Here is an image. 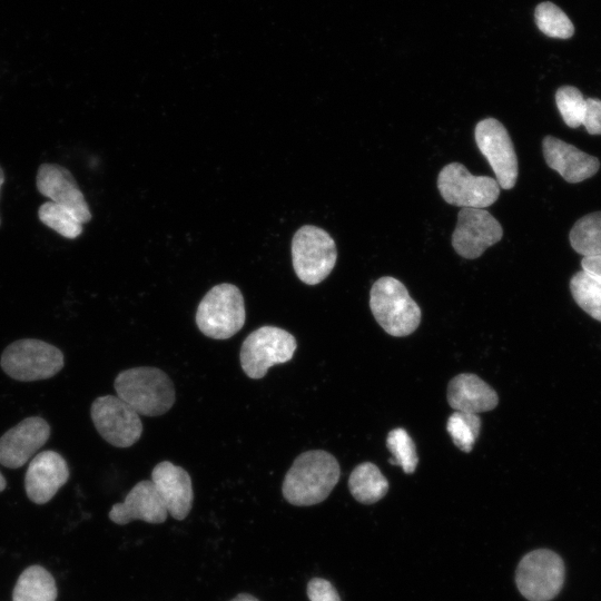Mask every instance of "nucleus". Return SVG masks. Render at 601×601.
<instances>
[{
    "instance_id": "nucleus-1",
    "label": "nucleus",
    "mask_w": 601,
    "mask_h": 601,
    "mask_svg": "<svg viewBox=\"0 0 601 601\" xmlns=\"http://www.w3.org/2000/svg\"><path fill=\"white\" fill-rule=\"evenodd\" d=\"M339 480L337 460L323 450L299 454L285 474L284 499L296 506H308L324 501Z\"/></svg>"
},
{
    "instance_id": "nucleus-2",
    "label": "nucleus",
    "mask_w": 601,
    "mask_h": 601,
    "mask_svg": "<svg viewBox=\"0 0 601 601\" xmlns=\"http://www.w3.org/2000/svg\"><path fill=\"white\" fill-rule=\"evenodd\" d=\"M117 396L139 415L159 416L175 403V387L169 376L157 367L125 370L115 378Z\"/></svg>"
},
{
    "instance_id": "nucleus-3",
    "label": "nucleus",
    "mask_w": 601,
    "mask_h": 601,
    "mask_svg": "<svg viewBox=\"0 0 601 601\" xmlns=\"http://www.w3.org/2000/svg\"><path fill=\"white\" fill-rule=\"evenodd\" d=\"M371 311L380 326L392 336L413 333L421 322V309L398 279L384 276L372 286Z\"/></svg>"
},
{
    "instance_id": "nucleus-4",
    "label": "nucleus",
    "mask_w": 601,
    "mask_h": 601,
    "mask_svg": "<svg viewBox=\"0 0 601 601\" xmlns=\"http://www.w3.org/2000/svg\"><path fill=\"white\" fill-rule=\"evenodd\" d=\"M246 312L240 289L229 283L210 288L198 304L195 321L214 339H227L242 329Z\"/></svg>"
},
{
    "instance_id": "nucleus-5",
    "label": "nucleus",
    "mask_w": 601,
    "mask_h": 601,
    "mask_svg": "<svg viewBox=\"0 0 601 601\" xmlns=\"http://www.w3.org/2000/svg\"><path fill=\"white\" fill-rule=\"evenodd\" d=\"M0 365L11 378L33 382L56 375L62 370L65 361L58 347L40 339L23 338L4 348Z\"/></svg>"
},
{
    "instance_id": "nucleus-6",
    "label": "nucleus",
    "mask_w": 601,
    "mask_h": 601,
    "mask_svg": "<svg viewBox=\"0 0 601 601\" xmlns=\"http://www.w3.org/2000/svg\"><path fill=\"white\" fill-rule=\"evenodd\" d=\"M292 258L297 277L307 285H316L331 274L336 264L335 242L323 228L302 226L292 239Z\"/></svg>"
},
{
    "instance_id": "nucleus-7",
    "label": "nucleus",
    "mask_w": 601,
    "mask_h": 601,
    "mask_svg": "<svg viewBox=\"0 0 601 601\" xmlns=\"http://www.w3.org/2000/svg\"><path fill=\"white\" fill-rule=\"evenodd\" d=\"M296 347L295 337L287 331L276 326H262L253 331L242 344V368L248 377L262 378L272 366L290 361Z\"/></svg>"
},
{
    "instance_id": "nucleus-8",
    "label": "nucleus",
    "mask_w": 601,
    "mask_h": 601,
    "mask_svg": "<svg viewBox=\"0 0 601 601\" xmlns=\"http://www.w3.org/2000/svg\"><path fill=\"white\" fill-rule=\"evenodd\" d=\"M565 578L562 558L549 549H536L520 561L515 582L529 601H551L561 591Z\"/></svg>"
},
{
    "instance_id": "nucleus-9",
    "label": "nucleus",
    "mask_w": 601,
    "mask_h": 601,
    "mask_svg": "<svg viewBox=\"0 0 601 601\" xmlns=\"http://www.w3.org/2000/svg\"><path fill=\"white\" fill-rule=\"evenodd\" d=\"M437 188L446 203L462 208L489 207L500 195L496 179L474 176L460 162L443 167L437 177Z\"/></svg>"
},
{
    "instance_id": "nucleus-10",
    "label": "nucleus",
    "mask_w": 601,
    "mask_h": 601,
    "mask_svg": "<svg viewBox=\"0 0 601 601\" xmlns=\"http://www.w3.org/2000/svg\"><path fill=\"white\" fill-rule=\"evenodd\" d=\"M90 416L100 436L116 447H129L142 434L139 414L118 396L97 397L91 404Z\"/></svg>"
},
{
    "instance_id": "nucleus-11",
    "label": "nucleus",
    "mask_w": 601,
    "mask_h": 601,
    "mask_svg": "<svg viewBox=\"0 0 601 601\" xmlns=\"http://www.w3.org/2000/svg\"><path fill=\"white\" fill-rule=\"evenodd\" d=\"M474 138L493 169L499 186L511 189L519 170L514 146L505 127L494 118H485L475 126Z\"/></svg>"
},
{
    "instance_id": "nucleus-12",
    "label": "nucleus",
    "mask_w": 601,
    "mask_h": 601,
    "mask_svg": "<svg viewBox=\"0 0 601 601\" xmlns=\"http://www.w3.org/2000/svg\"><path fill=\"white\" fill-rule=\"evenodd\" d=\"M502 236L501 224L487 210L462 208L457 214L452 246L460 256L474 259L500 242Z\"/></svg>"
},
{
    "instance_id": "nucleus-13",
    "label": "nucleus",
    "mask_w": 601,
    "mask_h": 601,
    "mask_svg": "<svg viewBox=\"0 0 601 601\" xmlns=\"http://www.w3.org/2000/svg\"><path fill=\"white\" fill-rule=\"evenodd\" d=\"M50 425L40 416H30L0 437V464L10 469L23 466L50 436Z\"/></svg>"
},
{
    "instance_id": "nucleus-14",
    "label": "nucleus",
    "mask_w": 601,
    "mask_h": 601,
    "mask_svg": "<svg viewBox=\"0 0 601 601\" xmlns=\"http://www.w3.org/2000/svg\"><path fill=\"white\" fill-rule=\"evenodd\" d=\"M36 185L41 195L71 210L82 223H89L91 213L71 173L58 164H42L37 173Z\"/></svg>"
},
{
    "instance_id": "nucleus-15",
    "label": "nucleus",
    "mask_w": 601,
    "mask_h": 601,
    "mask_svg": "<svg viewBox=\"0 0 601 601\" xmlns=\"http://www.w3.org/2000/svg\"><path fill=\"white\" fill-rule=\"evenodd\" d=\"M66 460L56 451H42L30 461L24 490L29 500L36 504L49 502L69 479Z\"/></svg>"
},
{
    "instance_id": "nucleus-16",
    "label": "nucleus",
    "mask_w": 601,
    "mask_h": 601,
    "mask_svg": "<svg viewBox=\"0 0 601 601\" xmlns=\"http://www.w3.org/2000/svg\"><path fill=\"white\" fill-rule=\"evenodd\" d=\"M151 482L167 512L176 520H184L194 501L191 479L187 471L169 461H162L152 469Z\"/></svg>"
},
{
    "instance_id": "nucleus-17",
    "label": "nucleus",
    "mask_w": 601,
    "mask_h": 601,
    "mask_svg": "<svg viewBox=\"0 0 601 601\" xmlns=\"http://www.w3.org/2000/svg\"><path fill=\"white\" fill-rule=\"evenodd\" d=\"M167 515V509L151 480L138 482L125 500L114 504L109 511V519L120 525L134 520L159 524L166 521Z\"/></svg>"
},
{
    "instance_id": "nucleus-18",
    "label": "nucleus",
    "mask_w": 601,
    "mask_h": 601,
    "mask_svg": "<svg viewBox=\"0 0 601 601\" xmlns=\"http://www.w3.org/2000/svg\"><path fill=\"white\" fill-rule=\"evenodd\" d=\"M542 150L548 166L571 184L592 177L600 168L597 157L553 136L543 139Z\"/></svg>"
},
{
    "instance_id": "nucleus-19",
    "label": "nucleus",
    "mask_w": 601,
    "mask_h": 601,
    "mask_svg": "<svg viewBox=\"0 0 601 601\" xmlns=\"http://www.w3.org/2000/svg\"><path fill=\"white\" fill-rule=\"evenodd\" d=\"M447 402L454 411L479 414L493 410L499 403V397L496 392L477 375L463 373L450 381Z\"/></svg>"
},
{
    "instance_id": "nucleus-20",
    "label": "nucleus",
    "mask_w": 601,
    "mask_h": 601,
    "mask_svg": "<svg viewBox=\"0 0 601 601\" xmlns=\"http://www.w3.org/2000/svg\"><path fill=\"white\" fill-rule=\"evenodd\" d=\"M57 587L53 577L40 565L27 568L13 588V601H56Z\"/></svg>"
},
{
    "instance_id": "nucleus-21",
    "label": "nucleus",
    "mask_w": 601,
    "mask_h": 601,
    "mask_svg": "<svg viewBox=\"0 0 601 601\" xmlns=\"http://www.w3.org/2000/svg\"><path fill=\"white\" fill-rule=\"evenodd\" d=\"M348 487L356 501L370 504L385 496L388 482L375 464L364 462L352 471Z\"/></svg>"
},
{
    "instance_id": "nucleus-22",
    "label": "nucleus",
    "mask_w": 601,
    "mask_h": 601,
    "mask_svg": "<svg viewBox=\"0 0 601 601\" xmlns=\"http://www.w3.org/2000/svg\"><path fill=\"white\" fill-rule=\"evenodd\" d=\"M572 248L583 256L601 254V211L588 214L575 221L569 235Z\"/></svg>"
},
{
    "instance_id": "nucleus-23",
    "label": "nucleus",
    "mask_w": 601,
    "mask_h": 601,
    "mask_svg": "<svg viewBox=\"0 0 601 601\" xmlns=\"http://www.w3.org/2000/svg\"><path fill=\"white\" fill-rule=\"evenodd\" d=\"M570 290L579 307L601 322V282L580 270L571 277Z\"/></svg>"
},
{
    "instance_id": "nucleus-24",
    "label": "nucleus",
    "mask_w": 601,
    "mask_h": 601,
    "mask_svg": "<svg viewBox=\"0 0 601 601\" xmlns=\"http://www.w3.org/2000/svg\"><path fill=\"white\" fill-rule=\"evenodd\" d=\"M534 19L539 30L548 37L569 39L574 33V26L569 17L550 1L536 6Z\"/></svg>"
},
{
    "instance_id": "nucleus-25",
    "label": "nucleus",
    "mask_w": 601,
    "mask_h": 601,
    "mask_svg": "<svg viewBox=\"0 0 601 601\" xmlns=\"http://www.w3.org/2000/svg\"><path fill=\"white\" fill-rule=\"evenodd\" d=\"M38 217L41 223L65 238L75 239L82 233V223L78 217L56 203L42 204L38 209Z\"/></svg>"
},
{
    "instance_id": "nucleus-26",
    "label": "nucleus",
    "mask_w": 601,
    "mask_h": 601,
    "mask_svg": "<svg viewBox=\"0 0 601 601\" xmlns=\"http://www.w3.org/2000/svg\"><path fill=\"white\" fill-rule=\"evenodd\" d=\"M446 430L453 443L463 452H471L480 434L481 418L477 414L454 411L447 418Z\"/></svg>"
},
{
    "instance_id": "nucleus-27",
    "label": "nucleus",
    "mask_w": 601,
    "mask_h": 601,
    "mask_svg": "<svg viewBox=\"0 0 601 601\" xmlns=\"http://www.w3.org/2000/svg\"><path fill=\"white\" fill-rule=\"evenodd\" d=\"M386 446L393 457L388 462L398 465L407 474L415 471L418 456L415 444L408 433L401 427L392 430L386 439Z\"/></svg>"
},
{
    "instance_id": "nucleus-28",
    "label": "nucleus",
    "mask_w": 601,
    "mask_h": 601,
    "mask_svg": "<svg viewBox=\"0 0 601 601\" xmlns=\"http://www.w3.org/2000/svg\"><path fill=\"white\" fill-rule=\"evenodd\" d=\"M555 104L563 121L570 128L582 125L585 112V99L573 86L560 87L555 92Z\"/></svg>"
},
{
    "instance_id": "nucleus-29",
    "label": "nucleus",
    "mask_w": 601,
    "mask_h": 601,
    "mask_svg": "<svg viewBox=\"0 0 601 601\" xmlns=\"http://www.w3.org/2000/svg\"><path fill=\"white\" fill-rule=\"evenodd\" d=\"M309 601H341L334 585L322 578H313L307 584Z\"/></svg>"
},
{
    "instance_id": "nucleus-30",
    "label": "nucleus",
    "mask_w": 601,
    "mask_h": 601,
    "mask_svg": "<svg viewBox=\"0 0 601 601\" xmlns=\"http://www.w3.org/2000/svg\"><path fill=\"white\" fill-rule=\"evenodd\" d=\"M590 135H601V100L598 98L585 99V112L582 121Z\"/></svg>"
},
{
    "instance_id": "nucleus-31",
    "label": "nucleus",
    "mask_w": 601,
    "mask_h": 601,
    "mask_svg": "<svg viewBox=\"0 0 601 601\" xmlns=\"http://www.w3.org/2000/svg\"><path fill=\"white\" fill-rule=\"evenodd\" d=\"M581 267L589 276L601 282V254L584 256L581 260Z\"/></svg>"
},
{
    "instance_id": "nucleus-32",
    "label": "nucleus",
    "mask_w": 601,
    "mask_h": 601,
    "mask_svg": "<svg viewBox=\"0 0 601 601\" xmlns=\"http://www.w3.org/2000/svg\"><path fill=\"white\" fill-rule=\"evenodd\" d=\"M230 601H258V600L252 594L240 593Z\"/></svg>"
},
{
    "instance_id": "nucleus-33",
    "label": "nucleus",
    "mask_w": 601,
    "mask_h": 601,
    "mask_svg": "<svg viewBox=\"0 0 601 601\" xmlns=\"http://www.w3.org/2000/svg\"><path fill=\"white\" fill-rule=\"evenodd\" d=\"M6 486H7V481L0 472V492H2L6 489Z\"/></svg>"
},
{
    "instance_id": "nucleus-34",
    "label": "nucleus",
    "mask_w": 601,
    "mask_h": 601,
    "mask_svg": "<svg viewBox=\"0 0 601 601\" xmlns=\"http://www.w3.org/2000/svg\"><path fill=\"white\" fill-rule=\"evenodd\" d=\"M3 183H4V174H3L2 168L0 167V190ZM0 225H1V219H0Z\"/></svg>"
}]
</instances>
